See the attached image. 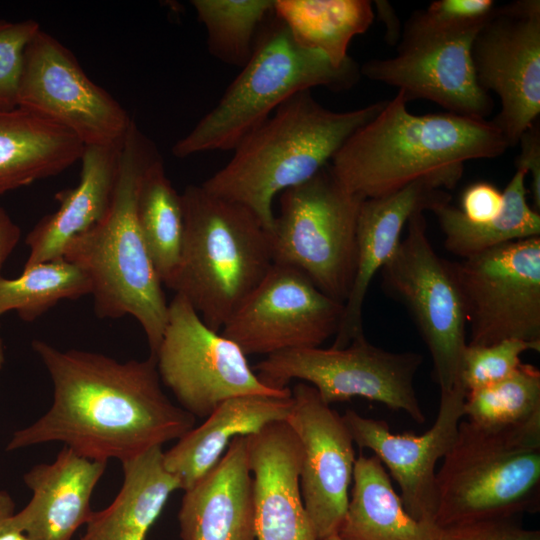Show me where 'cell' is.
<instances>
[{
  "instance_id": "cell-1",
  "label": "cell",
  "mask_w": 540,
  "mask_h": 540,
  "mask_svg": "<svg viewBox=\"0 0 540 540\" xmlns=\"http://www.w3.org/2000/svg\"><path fill=\"white\" fill-rule=\"evenodd\" d=\"M32 348L53 384L48 411L17 430L6 450L61 442L81 456L121 463L178 440L196 418L164 393L155 358L119 362L41 340Z\"/></svg>"
},
{
  "instance_id": "cell-2",
  "label": "cell",
  "mask_w": 540,
  "mask_h": 540,
  "mask_svg": "<svg viewBox=\"0 0 540 540\" xmlns=\"http://www.w3.org/2000/svg\"><path fill=\"white\" fill-rule=\"evenodd\" d=\"M407 102L398 91L332 158L333 175L350 193L377 198L420 179L451 189L466 161L496 158L509 147L492 121L449 112L415 115Z\"/></svg>"
},
{
  "instance_id": "cell-3",
  "label": "cell",
  "mask_w": 540,
  "mask_h": 540,
  "mask_svg": "<svg viewBox=\"0 0 540 540\" xmlns=\"http://www.w3.org/2000/svg\"><path fill=\"white\" fill-rule=\"evenodd\" d=\"M158 150L131 123L121 144L113 199L102 220L71 238L63 257L89 278L99 318L131 315L143 328L154 356L167 323L168 303L136 216L141 177Z\"/></svg>"
},
{
  "instance_id": "cell-4",
  "label": "cell",
  "mask_w": 540,
  "mask_h": 540,
  "mask_svg": "<svg viewBox=\"0 0 540 540\" xmlns=\"http://www.w3.org/2000/svg\"><path fill=\"white\" fill-rule=\"evenodd\" d=\"M385 103L335 112L322 106L310 90L301 91L245 136L231 160L201 185L248 207L272 233L277 194L308 181L330 164L346 140Z\"/></svg>"
},
{
  "instance_id": "cell-5",
  "label": "cell",
  "mask_w": 540,
  "mask_h": 540,
  "mask_svg": "<svg viewBox=\"0 0 540 540\" xmlns=\"http://www.w3.org/2000/svg\"><path fill=\"white\" fill-rule=\"evenodd\" d=\"M181 200L182 252L169 288L221 331L273 266L272 233L248 207L202 185L187 186Z\"/></svg>"
},
{
  "instance_id": "cell-6",
  "label": "cell",
  "mask_w": 540,
  "mask_h": 540,
  "mask_svg": "<svg viewBox=\"0 0 540 540\" xmlns=\"http://www.w3.org/2000/svg\"><path fill=\"white\" fill-rule=\"evenodd\" d=\"M436 490L441 528L539 510L540 415L496 429L461 420Z\"/></svg>"
},
{
  "instance_id": "cell-7",
  "label": "cell",
  "mask_w": 540,
  "mask_h": 540,
  "mask_svg": "<svg viewBox=\"0 0 540 540\" xmlns=\"http://www.w3.org/2000/svg\"><path fill=\"white\" fill-rule=\"evenodd\" d=\"M359 76L352 60L336 67L320 51L299 45L275 15L263 26L251 57L219 102L172 147L185 158L216 150H234L281 104L295 94L323 86L351 87Z\"/></svg>"
},
{
  "instance_id": "cell-8",
  "label": "cell",
  "mask_w": 540,
  "mask_h": 540,
  "mask_svg": "<svg viewBox=\"0 0 540 540\" xmlns=\"http://www.w3.org/2000/svg\"><path fill=\"white\" fill-rule=\"evenodd\" d=\"M363 200L337 181L329 164L282 192L272 229L274 264L301 271L344 304L356 271V227Z\"/></svg>"
},
{
  "instance_id": "cell-9",
  "label": "cell",
  "mask_w": 540,
  "mask_h": 540,
  "mask_svg": "<svg viewBox=\"0 0 540 540\" xmlns=\"http://www.w3.org/2000/svg\"><path fill=\"white\" fill-rule=\"evenodd\" d=\"M423 362L416 352H392L364 333L344 348H303L266 356L254 371L267 386L285 389L292 380L313 386L327 404L362 397L402 410L418 424L426 417L414 379Z\"/></svg>"
},
{
  "instance_id": "cell-10",
  "label": "cell",
  "mask_w": 540,
  "mask_h": 540,
  "mask_svg": "<svg viewBox=\"0 0 540 540\" xmlns=\"http://www.w3.org/2000/svg\"><path fill=\"white\" fill-rule=\"evenodd\" d=\"M407 224L405 238L380 270L382 287L410 313L431 355L433 378L440 392H449L462 384L464 305L452 262L440 257L428 239L423 211Z\"/></svg>"
},
{
  "instance_id": "cell-11",
  "label": "cell",
  "mask_w": 540,
  "mask_h": 540,
  "mask_svg": "<svg viewBox=\"0 0 540 540\" xmlns=\"http://www.w3.org/2000/svg\"><path fill=\"white\" fill-rule=\"evenodd\" d=\"M153 358L161 383L195 418L208 417L222 402L237 396H291L289 387L265 385L241 348L207 326L180 294L168 303L166 327Z\"/></svg>"
},
{
  "instance_id": "cell-12",
  "label": "cell",
  "mask_w": 540,
  "mask_h": 540,
  "mask_svg": "<svg viewBox=\"0 0 540 540\" xmlns=\"http://www.w3.org/2000/svg\"><path fill=\"white\" fill-rule=\"evenodd\" d=\"M469 345L540 342V236L452 262Z\"/></svg>"
},
{
  "instance_id": "cell-13",
  "label": "cell",
  "mask_w": 540,
  "mask_h": 540,
  "mask_svg": "<svg viewBox=\"0 0 540 540\" xmlns=\"http://www.w3.org/2000/svg\"><path fill=\"white\" fill-rule=\"evenodd\" d=\"M17 107L67 129L84 147L121 145L133 122L71 51L42 29L24 52Z\"/></svg>"
},
{
  "instance_id": "cell-14",
  "label": "cell",
  "mask_w": 540,
  "mask_h": 540,
  "mask_svg": "<svg viewBox=\"0 0 540 540\" xmlns=\"http://www.w3.org/2000/svg\"><path fill=\"white\" fill-rule=\"evenodd\" d=\"M343 309L301 271L273 264L221 333L246 355L315 348L336 335Z\"/></svg>"
},
{
  "instance_id": "cell-15",
  "label": "cell",
  "mask_w": 540,
  "mask_h": 540,
  "mask_svg": "<svg viewBox=\"0 0 540 540\" xmlns=\"http://www.w3.org/2000/svg\"><path fill=\"white\" fill-rule=\"evenodd\" d=\"M472 59L480 86L500 99L492 122L509 147L518 144L540 113V1L497 6L474 38Z\"/></svg>"
},
{
  "instance_id": "cell-16",
  "label": "cell",
  "mask_w": 540,
  "mask_h": 540,
  "mask_svg": "<svg viewBox=\"0 0 540 540\" xmlns=\"http://www.w3.org/2000/svg\"><path fill=\"white\" fill-rule=\"evenodd\" d=\"M287 423L302 447L299 485L318 540L335 535L349 501L355 465L354 442L342 418L304 382L291 389Z\"/></svg>"
},
{
  "instance_id": "cell-17",
  "label": "cell",
  "mask_w": 540,
  "mask_h": 540,
  "mask_svg": "<svg viewBox=\"0 0 540 540\" xmlns=\"http://www.w3.org/2000/svg\"><path fill=\"white\" fill-rule=\"evenodd\" d=\"M466 390L458 384L440 392L433 426L421 435L394 434L387 422L347 410L342 418L354 444L373 452L400 487L406 511L415 519L435 522L437 490L435 467L453 445L464 417Z\"/></svg>"
},
{
  "instance_id": "cell-18",
  "label": "cell",
  "mask_w": 540,
  "mask_h": 540,
  "mask_svg": "<svg viewBox=\"0 0 540 540\" xmlns=\"http://www.w3.org/2000/svg\"><path fill=\"white\" fill-rule=\"evenodd\" d=\"M479 30L398 48L392 58L367 61L360 73L397 87L407 101L427 99L449 113L486 119L493 102L478 83L472 59V44Z\"/></svg>"
},
{
  "instance_id": "cell-19",
  "label": "cell",
  "mask_w": 540,
  "mask_h": 540,
  "mask_svg": "<svg viewBox=\"0 0 540 540\" xmlns=\"http://www.w3.org/2000/svg\"><path fill=\"white\" fill-rule=\"evenodd\" d=\"M450 195L434 182L420 179L393 193L363 200L357 227L356 271L332 348H344L363 334L362 311L375 274L393 256L412 214L449 203Z\"/></svg>"
},
{
  "instance_id": "cell-20",
  "label": "cell",
  "mask_w": 540,
  "mask_h": 540,
  "mask_svg": "<svg viewBox=\"0 0 540 540\" xmlns=\"http://www.w3.org/2000/svg\"><path fill=\"white\" fill-rule=\"evenodd\" d=\"M246 440L256 540H318L300 491L302 447L290 425L273 422Z\"/></svg>"
},
{
  "instance_id": "cell-21",
  "label": "cell",
  "mask_w": 540,
  "mask_h": 540,
  "mask_svg": "<svg viewBox=\"0 0 540 540\" xmlns=\"http://www.w3.org/2000/svg\"><path fill=\"white\" fill-rule=\"evenodd\" d=\"M106 466L64 446L53 462L37 464L24 474L32 497L10 524L28 540H71L92 516L91 497Z\"/></svg>"
},
{
  "instance_id": "cell-22",
  "label": "cell",
  "mask_w": 540,
  "mask_h": 540,
  "mask_svg": "<svg viewBox=\"0 0 540 540\" xmlns=\"http://www.w3.org/2000/svg\"><path fill=\"white\" fill-rule=\"evenodd\" d=\"M178 521L182 540H256L246 436L235 437L219 461L184 491Z\"/></svg>"
},
{
  "instance_id": "cell-23",
  "label": "cell",
  "mask_w": 540,
  "mask_h": 540,
  "mask_svg": "<svg viewBox=\"0 0 540 540\" xmlns=\"http://www.w3.org/2000/svg\"><path fill=\"white\" fill-rule=\"evenodd\" d=\"M119 146H85L80 180L70 189L59 191L58 209L44 216L26 237L30 253L23 268L63 257L67 242L104 218L116 186Z\"/></svg>"
},
{
  "instance_id": "cell-24",
  "label": "cell",
  "mask_w": 540,
  "mask_h": 540,
  "mask_svg": "<svg viewBox=\"0 0 540 540\" xmlns=\"http://www.w3.org/2000/svg\"><path fill=\"white\" fill-rule=\"evenodd\" d=\"M292 405V395L229 398L201 425L193 427L163 452L164 465L185 491L219 461L235 437L255 434L273 422L286 421Z\"/></svg>"
},
{
  "instance_id": "cell-25",
  "label": "cell",
  "mask_w": 540,
  "mask_h": 540,
  "mask_svg": "<svg viewBox=\"0 0 540 540\" xmlns=\"http://www.w3.org/2000/svg\"><path fill=\"white\" fill-rule=\"evenodd\" d=\"M84 145L67 129L19 107L0 109V196L58 175Z\"/></svg>"
},
{
  "instance_id": "cell-26",
  "label": "cell",
  "mask_w": 540,
  "mask_h": 540,
  "mask_svg": "<svg viewBox=\"0 0 540 540\" xmlns=\"http://www.w3.org/2000/svg\"><path fill=\"white\" fill-rule=\"evenodd\" d=\"M352 489L340 540H439L442 528L417 520L405 509L390 475L375 456L360 454L353 470Z\"/></svg>"
},
{
  "instance_id": "cell-27",
  "label": "cell",
  "mask_w": 540,
  "mask_h": 540,
  "mask_svg": "<svg viewBox=\"0 0 540 540\" xmlns=\"http://www.w3.org/2000/svg\"><path fill=\"white\" fill-rule=\"evenodd\" d=\"M162 447H153L122 462L123 483L103 510L93 511L80 540H145L179 480L163 461Z\"/></svg>"
},
{
  "instance_id": "cell-28",
  "label": "cell",
  "mask_w": 540,
  "mask_h": 540,
  "mask_svg": "<svg viewBox=\"0 0 540 540\" xmlns=\"http://www.w3.org/2000/svg\"><path fill=\"white\" fill-rule=\"evenodd\" d=\"M274 13L299 45L320 51L336 67L352 61L351 40L375 17L367 0H275Z\"/></svg>"
},
{
  "instance_id": "cell-29",
  "label": "cell",
  "mask_w": 540,
  "mask_h": 540,
  "mask_svg": "<svg viewBox=\"0 0 540 540\" xmlns=\"http://www.w3.org/2000/svg\"><path fill=\"white\" fill-rule=\"evenodd\" d=\"M525 170L516 168L503 194L501 213L488 222L474 223L449 203L433 209L444 234V246L461 259L493 247L540 236V214L527 202Z\"/></svg>"
},
{
  "instance_id": "cell-30",
  "label": "cell",
  "mask_w": 540,
  "mask_h": 540,
  "mask_svg": "<svg viewBox=\"0 0 540 540\" xmlns=\"http://www.w3.org/2000/svg\"><path fill=\"white\" fill-rule=\"evenodd\" d=\"M136 216L158 277L169 288L180 263L184 215L181 194L168 178L160 155L148 164L141 177Z\"/></svg>"
},
{
  "instance_id": "cell-31",
  "label": "cell",
  "mask_w": 540,
  "mask_h": 540,
  "mask_svg": "<svg viewBox=\"0 0 540 540\" xmlns=\"http://www.w3.org/2000/svg\"><path fill=\"white\" fill-rule=\"evenodd\" d=\"M90 293L87 275L59 257L23 268L13 279L0 276V315L14 310L20 319L31 322L60 300H76Z\"/></svg>"
},
{
  "instance_id": "cell-32",
  "label": "cell",
  "mask_w": 540,
  "mask_h": 540,
  "mask_svg": "<svg viewBox=\"0 0 540 540\" xmlns=\"http://www.w3.org/2000/svg\"><path fill=\"white\" fill-rule=\"evenodd\" d=\"M191 5L206 28L210 53L241 68L251 57L263 26L274 14L271 0H193Z\"/></svg>"
},
{
  "instance_id": "cell-33",
  "label": "cell",
  "mask_w": 540,
  "mask_h": 540,
  "mask_svg": "<svg viewBox=\"0 0 540 540\" xmlns=\"http://www.w3.org/2000/svg\"><path fill=\"white\" fill-rule=\"evenodd\" d=\"M540 415V371L521 365L508 377L468 391L464 400L467 420L485 428H505Z\"/></svg>"
},
{
  "instance_id": "cell-34",
  "label": "cell",
  "mask_w": 540,
  "mask_h": 540,
  "mask_svg": "<svg viewBox=\"0 0 540 540\" xmlns=\"http://www.w3.org/2000/svg\"><path fill=\"white\" fill-rule=\"evenodd\" d=\"M497 5L492 0H437L407 20L398 48L479 30Z\"/></svg>"
},
{
  "instance_id": "cell-35",
  "label": "cell",
  "mask_w": 540,
  "mask_h": 540,
  "mask_svg": "<svg viewBox=\"0 0 540 540\" xmlns=\"http://www.w3.org/2000/svg\"><path fill=\"white\" fill-rule=\"evenodd\" d=\"M540 351V342L505 339L489 345L467 344L460 380L466 392L494 384L511 375L526 351Z\"/></svg>"
},
{
  "instance_id": "cell-36",
  "label": "cell",
  "mask_w": 540,
  "mask_h": 540,
  "mask_svg": "<svg viewBox=\"0 0 540 540\" xmlns=\"http://www.w3.org/2000/svg\"><path fill=\"white\" fill-rule=\"evenodd\" d=\"M36 20L0 19V109L17 108L24 52L40 31Z\"/></svg>"
},
{
  "instance_id": "cell-37",
  "label": "cell",
  "mask_w": 540,
  "mask_h": 540,
  "mask_svg": "<svg viewBox=\"0 0 540 540\" xmlns=\"http://www.w3.org/2000/svg\"><path fill=\"white\" fill-rule=\"evenodd\" d=\"M439 540H540V532L508 519L483 520L442 528Z\"/></svg>"
},
{
  "instance_id": "cell-38",
  "label": "cell",
  "mask_w": 540,
  "mask_h": 540,
  "mask_svg": "<svg viewBox=\"0 0 540 540\" xmlns=\"http://www.w3.org/2000/svg\"><path fill=\"white\" fill-rule=\"evenodd\" d=\"M503 194L492 184L478 182L465 189L461 197V212L474 223L496 218L503 208Z\"/></svg>"
},
{
  "instance_id": "cell-39",
  "label": "cell",
  "mask_w": 540,
  "mask_h": 540,
  "mask_svg": "<svg viewBox=\"0 0 540 540\" xmlns=\"http://www.w3.org/2000/svg\"><path fill=\"white\" fill-rule=\"evenodd\" d=\"M520 153L516 158V168L526 171L531 176V193L534 209L540 211V130L535 122L520 137Z\"/></svg>"
},
{
  "instance_id": "cell-40",
  "label": "cell",
  "mask_w": 540,
  "mask_h": 540,
  "mask_svg": "<svg viewBox=\"0 0 540 540\" xmlns=\"http://www.w3.org/2000/svg\"><path fill=\"white\" fill-rule=\"evenodd\" d=\"M20 237L21 230L19 226L0 207V276L4 263L17 246Z\"/></svg>"
},
{
  "instance_id": "cell-41",
  "label": "cell",
  "mask_w": 540,
  "mask_h": 540,
  "mask_svg": "<svg viewBox=\"0 0 540 540\" xmlns=\"http://www.w3.org/2000/svg\"><path fill=\"white\" fill-rule=\"evenodd\" d=\"M15 513V503L10 494L0 490V540H28L24 533L10 524Z\"/></svg>"
},
{
  "instance_id": "cell-42",
  "label": "cell",
  "mask_w": 540,
  "mask_h": 540,
  "mask_svg": "<svg viewBox=\"0 0 540 540\" xmlns=\"http://www.w3.org/2000/svg\"><path fill=\"white\" fill-rule=\"evenodd\" d=\"M375 7L380 20L386 26L385 36L387 41L392 45L396 44L401 37V32L399 19L394 9L387 1H376Z\"/></svg>"
},
{
  "instance_id": "cell-43",
  "label": "cell",
  "mask_w": 540,
  "mask_h": 540,
  "mask_svg": "<svg viewBox=\"0 0 540 540\" xmlns=\"http://www.w3.org/2000/svg\"><path fill=\"white\" fill-rule=\"evenodd\" d=\"M4 360H5L4 345H3V340H2V338L0 336V370L3 367Z\"/></svg>"
},
{
  "instance_id": "cell-44",
  "label": "cell",
  "mask_w": 540,
  "mask_h": 540,
  "mask_svg": "<svg viewBox=\"0 0 540 540\" xmlns=\"http://www.w3.org/2000/svg\"><path fill=\"white\" fill-rule=\"evenodd\" d=\"M323 540H340V539H339L338 536L335 534V535H332V536H330V537H327V538H325V539H323Z\"/></svg>"
}]
</instances>
